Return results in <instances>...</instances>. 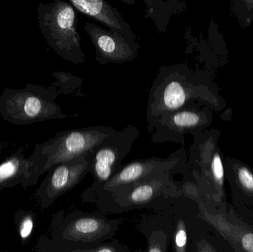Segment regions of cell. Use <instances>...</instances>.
<instances>
[{
  "label": "cell",
  "mask_w": 253,
  "mask_h": 252,
  "mask_svg": "<svg viewBox=\"0 0 253 252\" xmlns=\"http://www.w3.org/2000/svg\"><path fill=\"white\" fill-rule=\"evenodd\" d=\"M121 224L96 213L59 211L52 217L49 235L39 240L37 251L46 252H128L118 240L112 239Z\"/></svg>",
  "instance_id": "1"
},
{
  "label": "cell",
  "mask_w": 253,
  "mask_h": 252,
  "mask_svg": "<svg viewBox=\"0 0 253 252\" xmlns=\"http://www.w3.org/2000/svg\"><path fill=\"white\" fill-rule=\"evenodd\" d=\"M169 171L132 184L120 186L96 197L91 204L105 215L121 214L134 210L150 209L156 213L168 211L182 196L179 182Z\"/></svg>",
  "instance_id": "2"
},
{
  "label": "cell",
  "mask_w": 253,
  "mask_h": 252,
  "mask_svg": "<svg viewBox=\"0 0 253 252\" xmlns=\"http://www.w3.org/2000/svg\"><path fill=\"white\" fill-rule=\"evenodd\" d=\"M187 155L190 176L194 180L199 195L215 207L227 201L224 158L219 146L221 131L206 129L194 133Z\"/></svg>",
  "instance_id": "3"
},
{
  "label": "cell",
  "mask_w": 253,
  "mask_h": 252,
  "mask_svg": "<svg viewBox=\"0 0 253 252\" xmlns=\"http://www.w3.org/2000/svg\"><path fill=\"white\" fill-rule=\"evenodd\" d=\"M179 182L181 193L193 200L199 216L207 226L219 235L232 251L253 252V213L239 210L230 203L215 207L202 198L190 174L184 175Z\"/></svg>",
  "instance_id": "4"
},
{
  "label": "cell",
  "mask_w": 253,
  "mask_h": 252,
  "mask_svg": "<svg viewBox=\"0 0 253 252\" xmlns=\"http://www.w3.org/2000/svg\"><path fill=\"white\" fill-rule=\"evenodd\" d=\"M208 106L215 112L225 109L227 102L212 84L184 78L165 79L157 83L149 96L147 129L151 131L163 114L190 106Z\"/></svg>",
  "instance_id": "5"
},
{
  "label": "cell",
  "mask_w": 253,
  "mask_h": 252,
  "mask_svg": "<svg viewBox=\"0 0 253 252\" xmlns=\"http://www.w3.org/2000/svg\"><path fill=\"white\" fill-rule=\"evenodd\" d=\"M56 97V90L31 84L19 90L4 89L0 96V116L15 125L71 117L62 112L55 102Z\"/></svg>",
  "instance_id": "6"
},
{
  "label": "cell",
  "mask_w": 253,
  "mask_h": 252,
  "mask_svg": "<svg viewBox=\"0 0 253 252\" xmlns=\"http://www.w3.org/2000/svg\"><path fill=\"white\" fill-rule=\"evenodd\" d=\"M114 129L105 126L72 129L59 132L48 141L37 144L35 149L42 164L43 174L56 164L89 153Z\"/></svg>",
  "instance_id": "7"
},
{
  "label": "cell",
  "mask_w": 253,
  "mask_h": 252,
  "mask_svg": "<svg viewBox=\"0 0 253 252\" xmlns=\"http://www.w3.org/2000/svg\"><path fill=\"white\" fill-rule=\"evenodd\" d=\"M139 136L138 127L131 124L122 130L114 128L93 150L87 153L90 173L93 176V182L82 195L93 192L124 166L123 160L131 152Z\"/></svg>",
  "instance_id": "8"
},
{
  "label": "cell",
  "mask_w": 253,
  "mask_h": 252,
  "mask_svg": "<svg viewBox=\"0 0 253 252\" xmlns=\"http://www.w3.org/2000/svg\"><path fill=\"white\" fill-rule=\"evenodd\" d=\"M187 158L188 155L184 146H181L167 158L152 157L134 160L123 166L111 179L93 192L81 195L82 201L83 203H90L96 197L108 193L115 188L132 184L165 172H175L181 175L188 173L190 170Z\"/></svg>",
  "instance_id": "9"
},
{
  "label": "cell",
  "mask_w": 253,
  "mask_h": 252,
  "mask_svg": "<svg viewBox=\"0 0 253 252\" xmlns=\"http://www.w3.org/2000/svg\"><path fill=\"white\" fill-rule=\"evenodd\" d=\"M40 31L49 45L65 59L80 48V36L76 30V13L69 3L55 0L37 8Z\"/></svg>",
  "instance_id": "10"
},
{
  "label": "cell",
  "mask_w": 253,
  "mask_h": 252,
  "mask_svg": "<svg viewBox=\"0 0 253 252\" xmlns=\"http://www.w3.org/2000/svg\"><path fill=\"white\" fill-rule=\"evenodd\" d=\"M214 111L208 106H190L166 112L152 128L153 143L167 142L184 146L187 134H194L211 127Z\"/></svg>",
  "instance_id": "11"
},
{
  "label": "cell",
  "mask_w": 253,
  "mask_h": 252,
  "mask_svg": "<svg viewBox=\"0 0 253 252\" xmlns=\"http://www.w3.org/2000/svg\"><path fill=\"white\" fill-rule=\"evenodd\" d=\"M90 173V161L87 154L53 166L36 190L39 205L44 210L64 194L74 189Z\"/></svg>",
  "instance_id": "12"
},
{
  "label": "cell",
  "mask_w": 253,
  "mask_h": 252,
  "mask_svg": "<svg viewBox=\"0 0 253 252\" xmlns=\"http://www.w3.org/2000/svg\"><path fill=\"white\" fill-rule=\"evenodd\" d=\"M20 147L0 164V191L21 184L24 189L37 185L43 175L42 164L38 152L34 149L27 158Z\"/></svg>",
  "instance_id": "13"
},
{
  "label": "cell",
  "mask_w": 253,
  "mask_h": 252,
  "mask_svg": "<svg viewBox=\"0 0 253 252\" xmlns=\"http://www.w3.org/2000/svg\"><path fill=\"white\" fill-rule=\"evenodd\" d=\"M224 173L231 192V204L253 213V169L234 157L224 158Z\"/></svg>",
  "instance_id": "14"
},
{
  "label": "cell",
  "mask_w": 253,
  "mask_h": 252,
  "mask_svg": "<svg viewBox=\"0 0 253 252\" xmlns=\"http://www.w3.org/2000/svg\"><path fill=\"white\" fill-rule=\"evenodd\" d=\"M86 30L99 59L104 62H123L133 59L132 49L118 32L108 31L93 24H87Z\"/></svg>",
  "instance_id": "15"
},
{
  "label": "cell",
  "mask_w": 253,
  "mask_h": 252,
  "mask_svg": "<svg viewBox=\"0 0 253 252\" xmlns=\"http://www.w3.org/2000/svg\"><path fill=\"white\" fill-rule=\"evenodd\" d=\"M138 230L147 240L148 252H167L171 246L173 224L169 212L144 216L138 223Z\"/></svg>",
  "instance_id": "16"
},
{
  "label": "cell",
  "mask_w": 253,
  "mask_h": 252,
  "mask_svg": "<svg viewBox=\"0 0 253 252\" xmlns=\"http://www.w3.org/2000/svg\"><path fill=\"white\" fill-rule=\"evenodd\" d=\"M173 224L171 247L175 252H188V229L193 220L199 216L197 204L182 195L168 210Z\"/></svg>",
  "instance_id": "17"
},
{
  "label": "cell",
  "mask_w": 253,
  "mask_h": 252,
  "mask_svg": "<svg viewBox=\"0 0 253 252\" xmlns=\"http://www.w3.org/2000/svg\"><path fill=\"white\" fill-rule=\"evenodd\" d=\"M80 11L109 27L112 31L123 30V22L115 9L104 0H69Z\"/></svg>",
  "instance_id": "18"
},
{
  "label": "cell",
  "mask_w": 253,
  "mask_h": 252,
  "mask_svg": "<svg viewBox=\"0 0 253 252\" xmlns=\"http://www.w3.org/2000/svg\"><path fill=\"white\" fill-rule=\"evenodd\" d=\"M16 232L22 244H27L31 239L35 226V214L31 210H20L14 215Z\"/></svg>",
  "instance_id": "19"
},
{
  "label": "cell",
  "mask_w": 253,
  "mask_h": 252,
  "mask_svg": "<svg viewBox=\"0 0 253 252\" xmlns=\"http://www.w3.org/2000/svg\"><path fill=\"white\" fill-rule=\"evenodd\" d=\"M230 13L242 28L253 22V0H231Z\"/></svg>",
  "instance_id": "20"
},
{
  "label": "cell",
  "mask_w": 253,
  "mask_h": 252,
  "mask_svg": "<svg viewBox=\"0 0 253 252\" xmlns=\"http://www.w3.org/2000/svg\"><path fill=\"white\" fill-rule=\"evenodd\" d=\"M4 146H5V144H4V143H3V142H0V154L1 153V152H2L3 149H4Z\"/></svg>",
  "instance_id": "21"
},
{
  "label": "cell",
  "mask_w": 253,
  "mask_h": 252,
  "mask_svg": "<svg viewBox=\"0 0 253 252\" xmlns=\"http://www.w3.org/2000/svg\"><path fill=\"white\" fill-rule=\"evenodd\" d=\"M123 1L126 3H130V4L134 2V0H123Z\"/></svg>",
  "instance_id": "22"
}]
</instances>
